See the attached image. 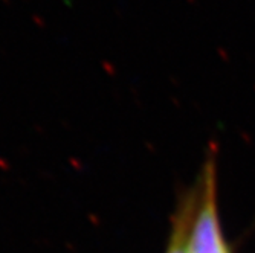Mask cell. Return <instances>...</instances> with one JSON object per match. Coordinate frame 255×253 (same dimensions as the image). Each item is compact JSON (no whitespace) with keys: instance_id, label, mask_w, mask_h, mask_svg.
I'll use <instances>...</instances> for the list:
<instances>
[{"instance_id":"obj_1","label":"cell","mask_w":255,"mask_h":253,"mask_svg":"<svg viewBox=\"0 0 255 253\" xmlns=\"http://www.w3.org/2000/svg\"><path fill=\"white\" fill-rule=\"evenodd\" d=\"M191 253H229L222 238L216 212L214 178L208 175L205 197L191 231Z\"/></svg>"},{"instance_id":"obj_2","label":"cell","mask_w":255,"mask_h":253,"mask_svg":"<svg viewBox=\"0 0 255 253\" xmlns=\"http://www.w3.org/2000/svg\"><path fill=\"white\" fill-rule=\"evenodd\" d=\"M188 212H185L173 232L167 253H191V234H188Z\"/></svg>"}]
</instances>
